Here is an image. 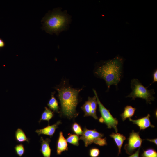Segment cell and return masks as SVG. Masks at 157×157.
I'll return each mask as SVG.
<instances>
[{
  "instance_id": "obj_1",
  "label": "cell",
  "mask_w": 157,
  "mask_h": 157,
  "mask_svg": "<svg viewBox=\"0 0 157 157\" xmlns=\"http://www.w3.org/2000/svg\"><path fill=\"white\" fill-rule=\"evenodd\" d=\"M124 62L123 58L118 55L104 62L98 67L95 74L105 81L108 89L112 85L117 86L121 81Z\"/></svg>"
},
{
  "instance_id": "obj_2",
  "label": "cell",
  "mask_w": 157,
  "mask_h": 157,
  "mask_svg": "<svg viewBox=\"0 0 157 157\" xmlns=\"http://www.w3.org/2000/svg\"><path fill=\"white\" fill-rule=\"evenodd\" d=\"M70 21V17L66 13L56 8L42 19V29L50 34L54 33L58 35L67 28Z\"/></svg>"
},
{
  "instance_id": "obj_3",
  "label": "cell",
  "mask_w": 157,
  "mask_h": 157,
  "mask_svg": "<svg viewBox=\"0 0 157 157\" xmlns=\"http://www.w3.org/2000/svg\"><path fill=\"white\" fill-rule=\"evenodd\" d=\"M57 90L63 115L69 119L76 117L77 115L76 108L78 103V96L81 89L63 87L57 88Z\"/></svg>"
},
{
  "instance_id": "obj_4",
  "label": "cell",
  "mask_w": 157,
  "mask_h": 157,
  "mask_svg": "<svg viewBox=\"0 0 157 157\" xmlns=\"http://www.w3.org/2000/svg\"><path fill=\"white\" fill-rule=\"evenodd\" d=\"M131 92L126 97H131L132 100H135L136 98L145 99L147 104H151V101L155 99L153 95L155 94L154 90H149L147 88L144 87L140 81L137 78H134L131 81Z\"/></svg>"
},
{
  "instance_id": "obj_5",
  "label": "cell",
  "mask_w": 157,
  "mask_h": 157,
  "mask_svg": "<svg viewBox=\"0 0 157 157\" xmlns=\"http://www.w3.org/2000/svg\"><path fill=\"white\" fill-rule=\"evenodd\" d=\"M93 91L96 98L99 107V110L101 116V117L99 119V122L105 124L108 128H113L115 132L117 133V126L118 124V120L116 118L113 117L109 110L107 109L101 102L96 90L93 89Z\"/></svg>"
},
{
  "instance_id": "obj_6",
  "label": "cell",
  "mask_w": 157,
  "mask_h": 157,
  "mask_svg": "<svg viewBox=\"0 0 157 157\" xmlns=\"http://www.w3.org/2000/svg\"><path fill=\"white\" fill-rule=\"evenodd\" d=\"M128 143L124 146L126 153L128 155L132 154L137 148L141 146L142 140L140 137L139 132H135L133 130L130 133L128 138Z\"/></svg>"
},
{
  "instance_id": "obj_7",
  "label": "cell",
  "mask_w": 157,
  "mask_h": 157,
  "mask_svg": "<svg viewBox=\"0 0 157 157\" xmlns=\"http://www.w3.org/2000/svg\"><path fill=\"white\" fill-rule=\"evenodd\" d=\"M104 135L103 134L98 132L95 129L89 130L85 128L79 139L84 142L85 146L87 147L92 143H95L98 139Z\"/></svg>"
},
{
  "instance_id": "obj_8",
  "label": "cell",
  "mask_w": 157,
  "mask_h": 157,
  "mask_svg": "<svg viewBox=\"0 0 157 157\" xmlns=\"http://www.w3.org/2000/svg\"><path fill=\"white\" fill-rule=\"evenodd\" d=\"M150 117V115L148 114L145 117L136 120H133L131 118H129V120L133 124L137 125L139 127L140 130H144L150 127L153 128L155 127V126L151 123Z\"/></svg>"
},
{
  "instance_id": "obj_9",
  "label": "cell",
  "mask_w": 157,
  "mask_h": 157,
  "mask_svg": "<svg viewBox=\"0 0 157 157\" xmlns=\"http://www.w3.org/2000/svg\"><path fill=\"white\" fill-rule=\"evenodd\" d=\"M61 124V121L59 120L53 125H48L42 129H37L35 132L38 135L43 134L49 136L51 138L53 136L58 126Z\"/></svg>"
},
{
  "instance_id": "obj_10",
  "label": "cell",
  "mask_w": 157,
  "mask_h": 157,
  "mask_svg": "<svg viewBox=\"0 0 157 157\" xmlns=\"http://www.w3.org/2000/svg\"><path fill=\"white\" fill-rule=\"evenodd\" d=\"M68 150V144L66 139L63 135L62 132H60L57 143L56 153L57 155H60L63 152Z\"/></svg>"
},
{
  "instance_id": "obj_11",
  "label": "cell",
  "mask_w": 157,
  "mask_h": 157,
  "mask_svg": "<svg viewBox=\"0 0 157 157\" xmlns=\"http://www.w3.org/2000/svg\"><path fill=\"white\" fill-rule=\"evenodd\" d=\"M41 147L40 150L44 157H50L51 150L49 146L51 140L49 138L44 139L42 137L40 138Z\"/></svg>"
},
{
  "instance_id": "obj_12",
  "label": "cell",
  "mask_w": 157,
  "mask_h": 157,
  "mask_svg": "<svg viewBox=\"0 0 157 157\" xmlns=\"http://www.w3.org/2000/svg\"><path fill=\"white\" fill-rule=\"evenodd\" d=\"M109 136L113 138L118 149V155L121 153V149L123 142L126 140V137L123 134L117 133H112Z\"/></svg>"
},
{
  "instance_id": "obj_13",
  "label": "cell",
  "mask_w": 157,
  "mask_h": 157,
  "mask_svg": "<svg viewBox=\"0 0 157 157\" xmlns=\"http://www.w3.org/2000/svg\"><path fill=\"white\" fill-rule=\"evenodd\" d=\"M136 110L135 108L131 106H125L123 112L120 115L122 120L124 121L127 118H131L134 115Z\"/></svg>"
},
{
  "instance_id": "obj_14",
  "label": "cell",
  "mask_w": 157,
  "mask_h": 157,
  "mask_svg": "<svg viewBox=\"0 0 157 157\" xmlns=\"http://www.w3.org/2000/svg\"><path fill=\"white\" fill-rule=\"evenodd\" d=\"M15 138L16 140L19 143L26 142L29 143L30 139L28 138L23 131L21 128H18L15 132Z\"/></svg>"
},
{
  "instance_id": "obj_15",
  "label": "cell",
  "mask_w": 157,
  "mask_h": 157,
  "mask_svg": "<svg viewBox=\"0 0 157 157\" xmlns=\"http://www.w3.org/2000/svg\"><path fill=\"white\" fill-rule=\"evenodd\" d=\"M91 108V116L95 119H98V118L96 114V109L97 105V99L95 96L92 97H88Z\"/></svg>"
},
{
  "instance_id": "obj_16",
  "label": "cell",
  "mask_w": 157,
  "mask_h": 157,
  "mask_svg": "<svg viewBox=\"0 0 157 157\" xmlns=\"http://www.w3.org/2000/svg\"><path fill=\"white\" fill-rule=\"evenodd\" d=\"M53 116V112L47 107H45V110L42 114L41 117L38 121L40 123L41 121H47L49 122L50 120Z\"/></svg>"
},
{
  "instance_id": "obj_17",
  "label": "cell",
  "mask_w": 157,
  "mask_h": 157,
  "mask_svg": "<svg viewBox=\"0 0 157 157\" xmlns=\"http://www.w3.org/2000/svg\"><path fill=\"white\" fill-rule=\"evenodd\" d=\"M47 105L50 109L54 111L58 112L59 106L58 102L53 95H52Z\"/></svg>"
},
{
  "instance_id": "obj_18",
  "label": "cell",
  "mask_w": 157,
  "mask_h": 157,
  "mask_svg": "<svg viewBox=\"0 0 157 157\" xmlns=\"http://www.w3.org/2000/svg\"><path fill=\"white\" fill-rule=\"evenodd\" d=\"M141 157H157V152L152 148H149L144 150Z\"/></svg>"
},
{
  "instance_id": "obj_19",
  "label": "cell",
  "mask_w": 157,
  "mask_h": 157,
  "mask_svg": "<svg viewBox=\"0 0 157 157\" xmlns=\"http://www.w3.org/2000/svg\"><path fill=\"white\" fill-rule=\"evenodd\" d=\"M79 138L78 135L70 134L66 139L67 142L73 145L78 146L79 145Z\"/></svg>"
},
{
  "instance_id": "obj_20",
  "label": "cell",
  "mask_w": 157,
  "mask_h": 157,
  "mask_svg": "<svg viewBox=\"0 0 157 157\" xmlns=\"http://www.w3.org/2000/svg\"><path fill=\"white\" fill-rule=\"evenodd\" d=\"M81 108L84 112V117L91 116V108L88 100L85 102Z\"/></svg>"
},
{
  "instance_id": "obj_21",
  "label": "cell",
  "mask_w": 157,
  "mask_h": 157,
  "mask_svg": "<svg viewBox=\"0 0 157 157\" xmlns=\"http://www.w3.org/2000/svg\"><path fill=\"white\" fill-rule=\"evenodd\" d=\"M14 149L16 154L19 157H22L25 152L24 147L22 143L16 145L14 147Z\"/></svg>"
},
{
  "instance_id": "obj_22",
  "label": "cell",
  "mask_w": 157,
  "mask_h": 157,
  "mask_svg": "<svg viewBox=\"0 0 157 157\" xmlns=\"http://www.w3.org/2000/svg\"><path fill=\"white\" fill-rule=\"evenodd\" d=\"M73 131L77 135H81L83 133V131L80 125L77 123H74L72 126Z\"/></svg>"
},
{
  "instance_id": "obj_23",
  "label": "cell",
  "mask_w": 157,
  "mask_h": 157,
  "mask_svg": "<svg viewBox=\"0 0 157 157\" xmlns=\"http://www.w3.org/2000/svg\"><path fill=\"white\" fill-rule=\"evenodd\" d=\"M100 153L99 150L97 148L91 149L89 151V154L90 157H98Z\"/></svg>"
},
{
  "instance_id": "obj_24",
  "label": "cell",
  "mask_w": 157,
  "mask_h": 157,
  "mask_svg": "<svg viewBox=\"0 0 157 157\" xmlns=\"http://www.w3.org/2000/svg\"><path fill=\"white\" fill-rule=\"evenodd\" d=\"M94 144L100 146L106 145H107L106 138H100L96 141Z\"/></svg>"
},
{
  "instance_id": "obj_25",
  "label": "cell",
  "mask_w": 157,
  "mask_h": 157,
  "mask_svg": "<svg viewBox=\"0 0 157 157\" xmlns=\"http://www.w3.org/2000/svg\"><path fill=\"white\" fill-rule=\"evenodd\" d=\"M140 147L138 148L137 150L134 154H132L128 157H139V153Z\"/></svg>"
},
{
  "instance_id": "obj_26",
  "label": "cell",
  "mask_w": 157,
  "mask_h": 157,
  "mask_svg": "<svg viewBox=\"0 0 157 157\" xmlns=\"http://www.w3.org/2000/svg\"><path fill=\"white\" fill-rule=\"evenodd\" d=\"M153 81L152 83H154L155 82L157 81V70H156L153 73ZM151 83V84H152Z\"/></svg>"
},
{
  "instance_id": "obj_27",
  "label": "cell",
  "mask_w": 157,
  "mask_h": 157,
  "mask_svg": "<svg viewBox=\"0 0 157 157\" xmlns=\"http://www.w3.org/2000/svg\"><path fill=\"white\" fill-rule=\"evenodd\" d=\"M146 140L150 142L154 143L156 145H157V139L156 138L153 139H147Z\"/></svg>"
},
{
  "instance_id": "obj_28",
  "label": "cell",
  "mask_w": 157,
  "mask_h": 157,
  "mask_svg": "<svg viewBox=\"0 0 157 157\" xmlns=\"http://www.w3.org/2000/svg\"><path fill=\"white\" fill-rule=\"evenodd\" d=\"M5 46V43L4 41L0 38V47H3Z\"/></svg>"
}]
</instances>
